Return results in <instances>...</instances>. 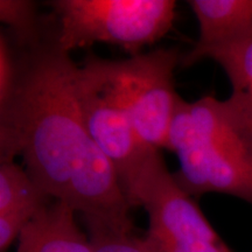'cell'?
<instances>
[{"label": "cell", "mask_w": 252, "mask_h": 252, "mask_svg": "<svg viewBox=\"0 0 252 252\" xmlns=\"http://www.w3.org/2000/svg\"><path fill=\"white\" fill-rule=\"evenodd\" d=\"M8 37L17 74L0 102V161L21 157L28 174L53 200L69 204L83 220L132 232V208L82 118L78 65L60 46L55 15H45L39 32L27 39Z\"/></svg>", "instance_id": "1"}, {"label": "cell", "mask_w": 252, "mask_h": 252, "mask_svg": "<svg viewBox=\"0 0 252 252\" xmlns=\"http://www.w3.org/2000/svg\"><path fill=\"white\" fill-rule=\"evenodd\" d=\"M168 151L180 167L173 174L190 196L225 194L252 206V99L237 93L207 96L176 106Z\"/></svg>", "instance_id": "2"}, {"label": "cell", "mask_w": 252, "mask_h": 252, "mask_svg": "<svg viewBox=\"0 0 252 252\" xmlns=\"http://www.w3.org/2000/svg\"><path fill=\"white\" fill-rule=\"evenodd\" d=\"M76 94L87 131L112 166L126 201L133 208L140 189L166 165L159 150L137 131L119 98L111 60L88 56L77 68Z\"/></svg>", "instance_id": "3"}, {"label": "cell", "mask_w": 252, "mask_h": 252, "mask_svg": "<svg viewBox=\"0 0 252 252\" xmlns=\"http://www.w3.org/2000/svg\"><path fill=\"white\" fill-rule=\"evenodd\" d=\"M59 43L71 50L94 43L122 47L132 56L165 36L175 19L172 0H56L50 2Z\"/></svg>", "instance_id": "4"}, {"label": "cell", "mask_w": 252, "mask_h": 252, "mask_svg": "<svg viewBox=\"0 0 252 252\" xmlns=\"http://www.w3.org/2000/svg\"><path fill=\"white\" fill-rule=\"evenodd\" d=\"M180 59L176 49H157L111 60L119 98L139 134L158 150L168 149L169 130L181 99L174 88V69Z\"/></svg>", "instance_id": "5"}, {"label": "cell", "mask_w": 252, "mask_h": 252, "mask_svg": "<svg viewBox=\"0 0 252 252\" xmlns=\"http://www.w3.org/2000/svg\"><path fill=\"white\" fill-rule=\"evenodd\" d=\"M134 207L149 215L143 238L152 252H232L166 166L140 189Z\"/></svg>", "instance_id": "6"}, {"label": "cell", "mask_w": 252, "mask_h": 252, "mask_svg": "<svg viewBox=\"0 0 252 252\" xmlns=\"http://www.w3.org/2000/svg\"><path fill=\"white\" fill-rule=\"evenodd\" d=\"M188 4L197 19L200 35L194 48L181 56V67L193 65L208 49L252 40V0H191Z\"/></svg>", "instance_id": "7"}, {"label": "cell", "mask_w": 252, "mask_h": 252, "mask_svg": "<svg viewBox=\"0 0 252 252\" xmlns=\"http://www.w3.org/2000/svg\"><path fill=\"white\" fill-rule=\"evenodd\" d=\"M49 197L25 167L0 161V252H6Z\"/></svg>", "instance_id": "8"}, {"label": "cell", "mask_w": 252, "mask_h": 252, "mask_svg": "<svg viewBox=\"0 0 252 252\" xmlns=\"http://www.w3.org/2000/svg\"><path fill=\"white\" fill-rule=\"evenodd\" d=\"M17 252H94L89 236L80 229L76 212L50 200L25 226Z\"/></svg>", "instance_id": "9"}, {"label": "cell", "mask_w": 252, "mask_h": 252, "mask_svg": "<svg viewBox=\"0 0 252 252\" xmlns=\"http://www.w3.org/2000/svg\"><path fill=\"white\" fill-rule=\"evenodd\" d=\"M212 59L222 67L231 84L232 93L252 99V40L234 46L208 49L197 56L196 62Z\"/></svg>", "instance_id": "10"}, {"label": "cell", "mask_w": 252, "mask_h": 252, "mask_svg": "<svg viewBox=\"0 0 252 252\" xmlns=\"http://www.w3.org/2000/svg\"><path fill=\"white\" fill-rule=\"evenodd\" d=\"M94 252H152L144 238L123 232L96 220H83Z\"/></svg>", "instance_id": "11"}, {"label": "cell", "mask_w": 252, "mask_h": 252, "mask_svg": "<svg viewBox=\"0 0 252 252\" xmlns=\"http://www.w3.org/2000/svg\"><path fill=\"white\" fill-rule=\"evenodd\" d=\"M0 20L7 26L6 32L14 39L34 35L42 25L43 15L37 13L36 5L28 0H1Z\"/></svg>", "instance_id": "12"}]
</instances>
